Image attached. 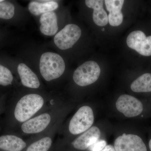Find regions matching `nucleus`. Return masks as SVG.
<instances>
[{
    "instance_id": "4be33fe9",
    "label": "nucleus",
    "mask_w": 151,
    "mask_h": 151,
    "mask_svg": "<svg viewBox=\"0 0 151 151\" xmlns=\"http://www.w3.org/2000/svg\"><path fill=\"white\" fill-rule=\"evenodd\" d=\"M85 3L88 7L94 9L103 7L104 1L103 0H86Z\"/></svg>"
},
{
    "instance_id": "b1692460",
    "label": "nucleus",
    "mask_w": 151,
    "mask_h": 151,
    "mask_svg": "<svg viewBox=\"0 0 151 151\" xmlns=\"http://www.w3.org/2000/svg\"><path fill=\"white\" fill-rule=\"evenodd\" d=\"M149 146L150 150V151H151V139L150 140V141H149Z\"/></svg>"
},
{
    "instance_id": "a211bd4d",
    "label": "nucleus",
    "mask_w": 151,
    "mask_h": 151,
    "mask_svg": "<svg viewBox=\"0 0 151 151\" xmlns=\"http://www.w3.org/2000/svg\"><path fill=\"white\" fill-rule=\"evenodd\" d=\"M15 8L12 3L7 1L0 2V18L9 19L14 17Z\"/></svg>"
},
{
    "instance_id": "0eeeda50",
    "label": "nucleus",
    "mask_w": 151,
    "mask_h": 151,
    "mask_svg": "<svg viewBox=\"0 0 151 151\" xmlns=\"http://www.w3.org/2000/svg\"><path fill=\"white\" fill-rule=\"evenodd\" d=\"M127 45L145 56L151 55V35L147 37L144 32L137 30L130 33L127 38Z\"/></svg>"
},
{
    "instance_id": "f03ea898",
    "label": "nucleus",
    "mask_w": 151,
    "mask_h": 151,
    "mask_svg": "<svg viewBox=\"0 0 151 151\" xmlns=\"http://www.w3.org/2000/svg\"><path fill=\"white\" fill-rule=\"evenodd\" d=\"M43 104V98L39 94L25 95L17 103L14 113L15 117L19 122H26L42 108Z\"/></svg>"
},
{
    "instance_id": "39448f33",
    "label": "nucleus",
    "mask_w": 151,
    "mask_h": 151,
    "mask_svg": "<svg viewBox=\"0 0 151 151\" xmlns=\"http://www.w3.org/2000/svg\"><path fill=\"white\" fill-rule=\"evenodd\" d=\"M81 34V29L77 25L67 24L55 36L54 43L60 50L68 49L78 41Z\"/></svg>"
},
{
    "instance_id": "7ed1b4c3",
    "label": "nucleus",
    "mask_w": 151,
    "mask_h": 151,
    "mask_svg": "<svg viewBox=\"0 0 151 151\" xmlns=\"http://www.w3.org/2000/svg\"><path fill=\"white\" fill-rule=\"evenodd\" d=\"M100 73L101 69L97 63L94 61H86L74 71L73 79L78 86H88L97 81Z\"/></svg>"
},
{
    "instance_id": "9b49d317",
    "label": "nucleus",
    "mask_w": 151,
    "mask_h": 151,
    "mask_svg": "<svg viewBox=\"0 0 151 151\" xmlns=\"http://www.w3.org/2000/svg\"><path fill=\"white\" fill-rule=\"evenodd\" d=\"M107 10L109 12L108 22L113 27L120 25L123 21L122 9L124 3V0H105L104 1Z\"/></svg>"
},
{
    "instance_id": "6ab92c4d",
    "label": "nucleus",
    "mask_w": 151,
    "mask_h": 151,
    "mask_svg": "<svg viewBox=\"0 0 151 151\" xmlns=\"http://www.w3.org/2000/svg\"><path fill=\"white\" fill-rule=\"evenodd\" d=\"M93 19L94 23L99 26H105L108 23V16L103 7L94 9Z\"/></svg>"
},
{
    "instance_id": "f3484780",
    "label": "nucleus",
    "mask_w": 151,
    "mask_h": 151,
    "mask_svg": "<svg viewBox=\"0 0 151 151\" xmlns=\"http://www.w3.org/2000/svg\"><path fill=\"white\" fill-rule=\"evenodd\" d=\"M52 141L49 137H45L32 143L26 151H48L51 147Z\"/></svg>"
},
{
    "instance_id": "4468645a",
    "label": "nucleus",
    "mask_w": 151,
    "mask_h": 151,
    "mask_svg": "<svg viewBox=\"0 0 151 151\" xmlns=\"http://www.w3.org/2000/svg\"><path fill=\"white\" fill-rule=\"evenodd\" d=\"M26 147V143L21 138L14 135L0 137V149L5 151H21Z\"/></svg>"
},
{
    "instance_id": "20e7f679",
    "label": "nucleus",
    "mask_w": 151,
    "mask_h": 151,
    "mask_svg": "<svg viewBox=\"0 0 151 151\" xmlns=\"http://www.w3.org/2000/svg\"><path fill=\"white\" fill-rule=\"evenodd\" d=\"M94 122V113L92 108L88 106H82L70 120L69 132L73 135L84 133L91 128Z\"/></svg>"
},
{
    "instance_id": "423d86ee",
    "label": "nucleus",
    "mask_w": 151,
    "mask_h": 151,
    "mask_svg": "<svg viewBox=\"0 0 151 151\" xmlns=\"http://www.w3.org/2000/svg\"><path fill=\"white\" fill-rule=\"evenodd\" d=\"M118 111L128 118H133L142 113L144 107L142 103L136 97L123 94L118 98L116 103Z\"/></svg>"
},
{
    "instance_id": "ddd939ff",
    "label": "nucleus",
    "mask_w": 151,
    "mask_h": 151,
    "mask_svg": "<svg viewBox=\"0 0 151 151\" xmlns=\"http://www.w3.org/2000/svg\"><path fill=\"white\" fill-rule=\"evenodd\" d=\"M18 72L24 86L33 89H37L40 82L35 73L24 63H21L17 67Z\"/></svg>"
},
{
    "instance_id": "f257e3e1",
    "label": "nucleus",
    "mask_w": 151,
    "mask_h": 151,
    "mask_svg": "<svg viewBox=\"0 0 151 151\" xmlns=\"http://www.w3.org/2000/svg\"><path fill=\"white\" fill-rule=\"evenodd\" d=\"M65 67L63 58L56 53L46 52L41 56L40 70L42 77L47 81L59 78L64 73Z\"/></svg>"
},
{
    "instance_id": "aec40b11",
    "label": "nucleus",
    "mask_w": 151,
    "mask_h": 151,
    "mask_svg": "<svg viewBox=\"0 0 151 151\" xmlns=\"http://www.w3.org/2000/svg\"><path fill=\"white\" fill-rule=\"evenodd\" d=\"M13 76L8 68L0 65V85L7 86L12 84Z\"/></svg>"
},
{
    "instance_id": "1a4fd4ad",
    "label": "nucleus",
    "mask_w": 151,
    "mask_h": 151,
    "mask_svg": "<svg viewBox=\"0 0 151 151\" xmlns=\"http://www.w3.org/2000/svg\"><path fill=\"white\" fill-rule=\"evenodd\" d=\"M50 121V115L48 113H43L25 122L22 125V130L27 134L40 133L46 129Z\"/></svg>"
},
{
    "instance_id": "393cba45",
    "label": "nucleus",
    "mask_w": 151,
    "mask_h": 151,
    "mask_svg": "<svg viewBox=\"0 0 151 151\" xmlns=\"http://www.w3.org/2000/svg\"><path fill=\"white\" fill-rule=\"evenodd\" d=\"M3 0H0V2H1Z\"/></svg>"
},
{
    "instance_id": "412c9836",
    "label": "nucleus",
    "mask_w": 151,
    "mask_h": 151,
    "mask_svg": "<svg viewBox=\"0 0 151 151\" xmlns=\"http://www.w3.org/2000/svg\"><path fill=\"white\" fill-rule=\"evenodd\" d=\"M107 145V142L104 140H98L90 146L88 148L90 151H101Z\"/></svg>"
},
{
    "instance_id": "6e6552de",
    "label": "nucleus",
    "mask_w": 151,
    "mask_h": 151,
    "mask_svg": "<svg viewBox=\"0 0 151 151\" xmlns=\"http://www.w3.org/2000/svg\"><path fill=\"white\" fill-rule=\"evenodd\" d=\"M116 151H147L142 139L137 135L124 134L116 139L114 143Z\"/></svg>"
},
{
    "instance_id": "f8f14e48",
    "label": "nucleus",
    "mask_w": 151,
    "mask_h": 151,
    "mask_svg": "<svg viewBox=\"0 0 151 151\" xmlns=\"http://www.w3.org/2000/svg\"><path fill=\"white\" fill-rule=\"evenodd\" d=\"M40 22L42 33L47 36L54 35L58 30L57 17L55 13L49 12L42 14Z\"/></svg>"
},
{
    "instance_id": "5701e85b",
    "label": "nucleus",
    "mask_w": 151,
    "mask_h": 151,
    "mask_svg": "<svg viewBox=\"0 0 151 151\" xmlns=\"http://www.w3.org/2000/svg\"><path fill=\"white\" fill-rule=\"evenodd\" d=\"M101 151H116L115 148L111 145H108Z\"/></svg>"
},
{
    "instance_id": "dca6fc26",
    "label": "nucleus",
    "mask_w": 151,
    "mask_h": 151,
    "mask_svg": "<svg viewBox=\"0 0 151 151\" xmlns=\"http://www.w3.org/2000/svg\"><path fill=\"white\" fill-rule=\"evenodd\" d=\"M131 89L135 92H151V73H145L139 76L131 85Z\"/></svg>"
},
{
    "instance_id": "9d476101",
    "label": "nucleus",
    "mask_w": 151,
    "mask_h": 151,
    "mask_svg": "<svg viewBox=\"0 0 151 151\" xmlns=\"http://www.w3.org/2000/svg\"><path fill=\"white\" fill-rule=\"evenodd\" d=\"M100 135L99 128L92 127L76 139L72 145L77 150H84L99 140Z\"/></svg>"
},
{
    "instance_id": "2eb2a0df",
    "label": "nucleus",
    "mask_w": 151,
    "mask_h": 151,
    "mask_svg": "<svg viewBox=\"0 0 151 151\" xmlns=\"http://www.w3.org/2000/svg\"><path fill=\"white\" fill-rule=\"evenodd\" d=\"M58 7V4L55 1H32L29 4L28 9L32 14L39 16L47 12H53Z\"/></svg>"
}]
</instances>
